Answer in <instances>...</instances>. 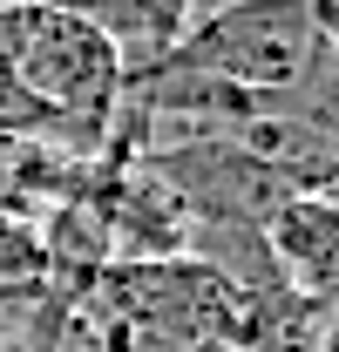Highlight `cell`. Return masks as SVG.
I'll return each mask as SVG.
<instances>
[{
    "mask_svg": "<svg viewBox=\"0 0 339 352\" xmlns=\"http://www.w3.org/2000/svg\"><path fill=\"white\" fill-rule=\"evenodd\" d=\"M319 28L305 0H231L204 21L176 28L163 47V82H211L231 95H292L319 68Z\"/></svg>",
    "mask_w": 339,
    "mask_h": 352,
    "instance_id": "cell-1",
    "label": "cell"
},
{
    "mask_svg": "<svg viewBox=\"0 0 339 352\" xmlns=\"http://www.w3.org/2000/svg\"><path fill=\"white\" fill-rule=\"evenodd\" d=\"M14 82L41 102L61 129L102 135L116 122V102L129 88V61L109 34H95L88 21L61 14V7H34L28 14V34H21V54H14Z\"/></svg>",
    "mask_w": 339,
    "mask_h": 352,
    "instance_id": "cell-2",
    "label": "cell"
},
{
    "mask_svg": "<svg viewBox=\"0 0 339 352\" xmlns=\"http://www.w3.org/2000/svg\"><path fill=\"white\" fill-rule=\"evenodd\" d=\"M265 237H271V258L285 264L298 285L326 292L339 278V204L333 197H312V190L278 197L265 210Z\"/></svg>",
    "mask_w": 339,
    "mask_h": 352,
    "instance_id": "cell-3",
    "label": "cell"
},
{
    "mask_svg": "<svg viewBox=\"0 0 339 352\" xmlns=\"http://www.w3.org/2000/svg\"><path fill=\"white\" fill-rule=\"evenodd\" d=\"M54 7L75 14V21H88L95 34H109V41L123 47V61H136V54L163 61V47L176 41V28L163 21L156 0H54Z\"/></svg>",
    "mask_w": 339,
    "mask_h": 352,
    "instance_id": "cell-4",
    "label": "cell"
},
{
    "mask_svg": "<svg viewBox=\"0 0 339 352\" xmlns=\"http://www.w3.org/2000/svg\"><path fill=\"white\" fill-rule=\"evenodd\" d=\"M48 271V244L28 230V223L0 217V292H14V285H34Z\"/></svg>",
    "mask_w": 339,
    "mask_h": 352,
    "instance_id": "cell-5",
    "label": "cell"
},
{
    "mask_svg": "<svg viewBox=\"0 0 339 352\" xmlns=\"http://www.w3.org/2000/svg\"><path fill=\"white\" fill-rule=\"evenodd\" d=\"M21 7H54V0H0V14H21Z\"/></svg>",
    "mask_w": 339,
    "mask_h": 352,
    "instance_id": "cell-6",
    "label": "cell"
}]
</instances>
